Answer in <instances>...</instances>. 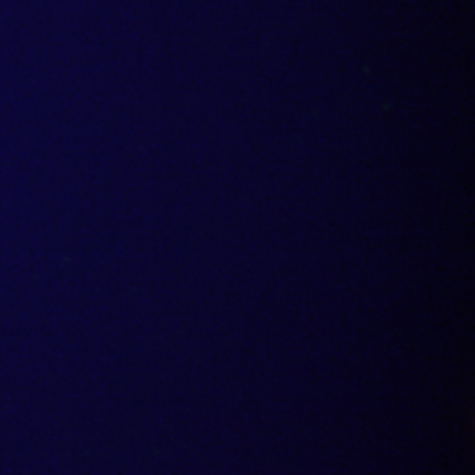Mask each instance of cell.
Here are the masks:
<instances>
[]
</instances>
